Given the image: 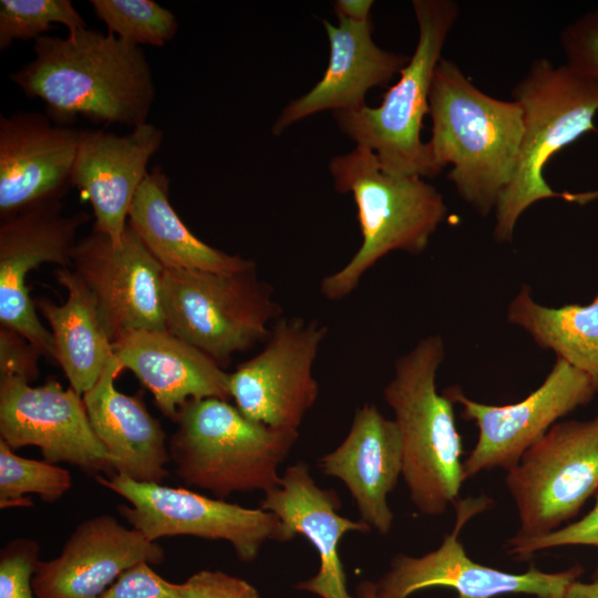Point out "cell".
<instances>
[{
    "label": "cell",
    "instance_id": "cell-16",
    "mask_svg": "<svg viewBox=\"0 0 598 598\" xmlns=\"http://www.w3.org/2000/svg\"><path fill=\"white\" fill-rule=\"evenodd\" d=\"M71 268L94 295L112 342L133 330L167 331L165 268L128 224L120 244L92 228L78 241Z\"/></svg>",
    "mask_w": 598,
    "mask_h": 598
},
{
    "label": "cell",
    "instance_id": "cell-22",
    "mask_svg": "<svg viewBox=\"0 0 598 598\" xmlns=\"http://www.w3.org/2000/svg\"><path fill=\"white\" fill-rule=\"evenodd\" d=\"M323 21L330 53L321 80L306 94L289 102L272 125L275 135L322 111L362 107L365 94L388 84L409 62V56L383 50L372 39V22L338 18Z\"/></svg>",
    "mask_w": 598,
    "mask_h": 598
},
{
    "label": "cell",
    "instance_id": "cell-30",
    "mask_svg": "<svg viewBox=\"0 0 598 598\" xmlns=\"http://www.w3.org/2000/svg\"><path fill=\"white\" fill-rule=\"evenodd\" d=\"M54 23L68 31L87 28L85 20L70 0H1L0 51L17 40H37Z\"/></svg>",
    "mask_w": 598,
    "mask_h": 598
},
{
    "label": "cell",
    "instance_id": "cell-31",
    "mask_svg": "<svg viewBox=\"0 0 598 598\" xmlns=\"http://www.w3.org/2000/svg\"><path fill=\"white\" fill-rule=\"evenodd\" d=\"M40 546L32 538H14L0 551V598H37L32 578Z\"/></svg>",
    "mask_w": 598,
    "mask_h": 598
},
{
    "label": "cell",
    "instance_id": "cell-19",
    "mask_svg": "<svg viewBox=\"0 0 598 598\" xmlns=\"http://www.w3.org/2000/svg\"><path fill=\"white\" fill-rule=\"evenodd\" d=\"M163 140V131L148 122L123 135L83 128L72 185L91 203L93 229L114 244L122 241L134 197Z\"/></svg>",
    "mask_w": 598,
    "mask_h": 598
},
{
    "label": "cell",
    "instance_id": "cell-37",
    "mask_svg": "<svg viewBox=\"0 0 598 598\" xmlns=\"http://www.w3.org/2000/svg\"><path fill=\"white\" fill-rule=\"evenodd\" d=\"M372 0H337L333 9L338 18L357 22L370 21Z\"/></svg>",
    "mask_w": 598,
    "mask_h": 598
},
{
    "label": "cell",
    "instance_id": "cell-36",
    "mask_svg": "<svg viewBox=\"0 0 598 598\" xmlns=\"http://www.w3.org/2000/svg\"><path fill=\"white\" fill-rule=\"evenodd\" d=\"M39 349L25 337L0 327V375L20 378L28 383L39 377Z\"/></svg>",
    "mask_w": 598,
    "mask_h": 598
},
{
    "label": "cell",
    "instance_id": "cell-27",
    "mask_svg": "<svg viewBox=\"0 0 598 598\" xmlns=\"http://www.w3.org/2000/svg\"><path fill=\"white\" fill-rule=\"evenodd\" d=\"M507 320L556 359L582 372L598 393V293L587 305L548 307L523 286L508 306Z\"/></svg>",
    "mask_w": 598,
    "mask_h": 598
},
{
    "label": "cell",
    "instance_id": "cell-14",
    "mask_svg": "<svg viewBox=\"0 0 598 598\" xmlns=\"http://www.w3.org/2000/svg\"><path fill=\"white\" fill-rule=\"evenodd\" d=\"M0 440L13 451L38 446L47 462L68 463L94 477L116 474L82 395L54 379L31 386L20 378L0 375Z\"/></svg>",
    "mask_w": 598,
    "mask_h": 598
},
{
    "label": "cell",
    "instance_id": "cell-21",
    "mask_svg": "<svg viewBox=\"0 0 598 598\" xmlns=\"http://www.w3.org/2000/svg\"><path fill=\"white\" fill-rule=\"evenodd\" d=\"M318 465L324 475L346 485L360 520L381 535L390 533L393 512L388 497L403 468L401 435L393 420L374 404L358 408L343 441L320 457Z\"/></svg>",
    "mask_w": 598,
    "mask_h": 598
},
{
    "label": "cell",
    "instance_id": "cell-4",
    "mask_svg": "<svg viewBox=\"0 0 598 598\" xmlns=\"http://www.w3.org/2000/svg\"><path fill=\"white\" fill-rule=\"evenodd\" d=\"M329 169L336 190L352 195L362 235L351 259L321 280L322 296L338 301L351 295L365 272L390 252L422 254L446 218L447 206L423 177L384 172L375 154L362 145L334 156Z\"/></svg>",
    "mask_w": 598,
    "mask_h": 598
},
{
    "label": "cell",
    "instance_id": "cell-23",
    "mask_svg": "<svg viewBox=\"0 0 598 598\" xmlns=\"http://www.w3.org/2000/svg\"><path fill=\"white\" fill-rule=\"evenodd\" d=\"M123 370L150 390L158 410L175 419L189 400L228 401L229 373L209 355L168 331L133 330L112 342Z\"/></svg>",
    "mask_w": 598,
    "mask_h": 598
},
{
    "label": "cell",
    "instance_id": "cell-13",
    "mask_svg": "<svg viewBox=\"0 0 598 598\" xmlns=\"http://www.w3.org/2000/svg\"><path fill=\"white\" fill-rule=\"evenodd\" d=\"M443 393L462 406V417L478 430L476 443L463 461L464 481L494 468L509 471L554 424L597 394L582 372L560 359L537 389L515 403L477 402L457 385Z\"/></svg>",
    "mask_w": 598,
    "mask_h": 598
},
{
    "label": "cell",
    "instance_id": "cell-7",
    "mask_svg": "<svg viewBox=\"0 0 598 598\" xmlns=\"http://www.w3.org/2000/svg\"><path fill=\"white\" fill-rule=\"evenodd\" d=\"M412 7L417 43L396 83L383 94L379 106L338 111L333 117L343 134L375 154L384 172L433 177L436 174L421 130L429 114L434 71L460 7L453 0H413Z\"/></svg>",
    "mask_w": 598,
    "mask_h": 598
},
{
    "label": "cell",
    "instance_id": "cell-18",
    "mask_svg": "<svg viewBox=\"0 0 598 598\" xmlns=\"http://www.w3.org/2000/svg\"><path fill=\"white\" fill-rule=\"evenodd\" d=\"M164 559L159 544L102 514L81 522L58 557L38 563L32 586L37 598H99L131 567Z\"/></svg>",
    "mask_w": 598,
    "mask_h": 598
},
{
    "label": "cell",
    "instance_id": "cell-28",
    "mask_svg": "<svg viewBox=\"0 0 598 598\" xmlns=\"http://www.w3.org/2000/svg\"><path fill=\"white\" fill-rule=\"evenodd\" d=\"M72 486L68 470L50 462L19 456L0 440V507L31 506L24 496L37 494L47 503L60 499Z\"/></svg>",
    "mask_w": 598,
    "mask_h": 598
},
{
    "label": "cell",
    "instance_id": "cell-9",
    "mask_svg": "<svg viewBox=\"0 0 598 598\" xmlns=\"http://www.w3.org/2000/svg\"><path fill=\"white\" fill-rule=\"evenodd\" d=\"M519 527L533 539L569 524L598 489V415L559 421L506 472Z\"/></svg>",
    "mask_w": 598,
    "mask_h": 598
},
{
    "label": "cell",
    "instance_id": "cell-39",
    "mask_svg": "<svg viewBox=\"0 0 598 598\" xmlns=\"http://www.w3.org/2000/svg\"><path fill=\"white\" fill-rule=\"evenodd\" d=\"M358 598H377L374 590V582L372 581H362L357 587Z\"/></svg>",
    "mask_w": 598,
    "mask_h": 598
},
{
    "label": "cell",
    "instance_id": "cell-8",
    "mask_svg": "<svg viewBox=\"0 0 598 598\" xmlns=\"http://www.w3.org/2000/svg\"><path fill=\"white\" fill-rule=\"evenodd\" d=\"M166 330L196 347L221 368L231 357L266 342L282 317L272 288L256 268L238 272L165 269Z\"/></svg>",
    "mask_w": 598,
    "mask_h": 598
},
{
    "label": "cell",
    "instance_id": "cell-34",
    "mask_svg": "<svg viewBox=\"0 0 598 598\" xmlns=\"http://www.w3.org/2000/svg\"><path fill=\"white\" fill-rule=\"evenodd\" d=\"M147 563L125 570L99 598H182L181 585L167 581Z\"/></svg>",
    "mask_w": 598,
    "mask_h": 598
},
{
    "label": "cell",
    "instance_id": "cell-35",
    "mask_svg": "<svg viewBox=\"0 0 598 598\" xmlns=\"http://www.w3.org/2000/svg\"><path fill=\"white\" fill-rule=\"evenodd\" d=\"M179 585L182 598H261L248 581L220 570H199Z\"/></svg>",
    "mask_w": 598,
    "mask_h": 598
},
{
    "label": "cell",
    "instance_id": "cell-24",
    "mask_svg": "<svg viewBox=\"0 0 598 598\" xmlns=\"http://www.w3.org/2000/svg\"><path fill=\"white\" fill-rule=\"evenodd\" d=\"M123 370L114 355L82 398L90 424L114 458L116 474L135 482L162 484L171 461L166 434L137 396L116 390Z\"/></svg>",
    "mask_w": 598,
    "mask_h": 598
},
{
    "label": "cell",
    "instance_id": "cell-10",
    "mask_svg": "<svg viewBox=\"0 0 598 598\" xmlns=\"http://www.w3.org/2000/svg\"><path fill=\"white\" fill-rule=\"evenodd\" d=\"M95 480L131 504L117 509L150 542L181 535L225 540L244 563L256 559L265 543H282L280 519L260 507L247 508L186 488L135 482L120 474Z\"/></svg>",
    "mask_w": 598,
    "mask_h": 598
},
{
    "label": "cell",
    "instance_id": "cell-12",
    "mask_svg": "<svg viewBox=\"0 0 598 598\" xmlns=\"http://www.w3.org/2000/svg\"><path fill=\"white\" fill-rule=\"evenodd\" d=\"M327 334L316 319L280 317L262 350L229 373L238 410L270 427L298 431L318 399L313 365Z\"/></svg>",
    "mask_w": 598,
    "mask_h": 598
},
{
    "label": "cell",
    "instance_id": "cell-17",
    "mask_svg": "<svg viewBox=\"0 0 598 598\" xmlns=\"http://www.w3.org/2000/svg\"><path fill=\"white\" fill-rule=\"evenodd\" d=\"M82 132L45 113L0 116V219L61 200L73 186Z\"/></svg>",
    "mask_w": 598,
    "mask_h": 598
},
{
    "label": "cell",
    "instance_id": "cell-5",
    "mask_svg": "<svg viewBox=\"0 0 598 598\" xmlns=\"http://www.w3.org/2000/svg\"><path fill=\"white\" fill-rule=\"evenodd\" d=\"M444 357L440 334L423 338L395 361L383 389L401 435L402 477L413 505L426 516H440L454 505L464 482L454 403L436 388Z\"/></svg>",
    "mask_w": 598,
    "mask_h": 598
},
{
    "label": "cell",
    "instance_id": "cell-26",
    "mask_svg": "<svg viewBox=\"0 0 598 598\" xmlns=\"http://www.w3.org/2000/svg\"><path fill=\"white\" fill-rule=\"evenodd\" d=\"M169 177L154 166L137 189L127 224L165 269L238 272L255 261L219 250L196 237L169 203Z\"/></svg>",
    "mask_w": 598,
    "mask_h": 598
},
{
    "label": "cell",
    "instance_id": "cell-33",
    "mask_svg": "<svg viewBox=\"0 0 598 598\" xmlns=\"http://www.w3.org/2000/svg\"><path fill=\"white\" fill-rule=\"evenodd\" d=\"M566 63L598 83V9L569 22L560 32Z\"/></svg>",
    "mask_w": 598,
    "mask_h": 598
},
{
    "label": "cell",
    "instance_id": "cell-6",
    "mask_svg": "<svg viewBox=\"0 0 598 598\" xmlns=\"http://www.w3.org/2000/svg\"><path fill=\"white\" fill-rule=\"evenodd\" d=\"M173 421L168 450L176 475L219 499L278 486V467L299 437L298 431L252 421L217 398L187 401Z\"/></svg>",
    "mask_w": 598,
    "mask_h": 598
},
{
    "label": "cell",
    "instance_id": "cell-20",
    "mask_svg": "<svg viewBox=\"0 0 598 598\" xmlns=\"http://www.w3.org/2000/svg\"><path fill=\"white\" fill-rule=\"evenodd\" d=\"M260 508L280 519L282 543L302 535L318 554V573L297 582V589L320 598H353L347 587L339 544L346 534L368 533L371 527L339 514L341 502L336 491L318 486L309 466L298 462L285 470L278 486L265 493Z\"/></svg>",
    "mask_w": 598,
    "mask_h": 598
},
{
    "label": "cell",
    "instance_id": "cell-3",
    "mask_svg": "<svg viewBox=\"0 0 598 598\" xmlns=\"http://www.w3.org/2000/svg\"><path fill=\"white\" fill-rule=\"evenodd\" d=\"M523 111L524 131L512 181L495 207L494 238L513 239L520 216L535 203L559 198L586 205L598 199V189L555 190L544 168L558 152L585 134L597 131L598 83L569 66L536 59L512 91Z\"/></svg>",
    "mask_w": 598,
    "mask_h": 598
},
{
    "label": "cell",
    "instance_id": "cell-1",
    "mask_svg": "<svg viewBox=\"0 0 598 598\" xmlns=\"http://www.w3.org/2000/svg\"><path fill=\"white\" fill-rule=\"evenodd\" d=\"M34 59L9 75L29 99L44 103L56 124L79 116L134 128L147 123L155 83L141 47L89 28L33 41Z\"/></svg>",
    "mask_w": 598,
    "mask_h": 598
},
{
    "label": "cell",
    "instance_id": "cell-32",
    "mask_svg": "<svg viewBox=\"0 0 598 598\" xmlns=\"http://www.w3.org/2000/svg\"><path fill=\"white\" fill-rule=\"evenodd\" d=\"M564 546H591L598 549V495L594 507L582 518L539 538L511 537L505 549L508 555L526 560L539 550ZM595 579H598V570Z\"/></svg>",
    "mask_w": 598,
    "mask_h": 598
},
{
    "label": "cell",
    "instance_id": "cell-25",
    "mask_svg": "<svg viewBox=\"0 0 598 598\" xmlns=\"http://www.w3.org/2000/svg\"><path fill=\"white\" fill-rule=\"evenodd\" d=\"M55 280L66 289L68 298L56 305L47 297L33 299L35 309L50 327L56 363L70 386L83 395L97 382L114 357L97 301L71 267H58Z\"/></svg>",
    "mask_w": 598,
    "mask_h": 598
},
{
    "label": "cell",
    "instance_id": "cell-15",
    "mask_svg": "<svg viewBox=\"0 0 598 598\" xmlns=\"http://www.w3.org/2000/svg\"><path fill=\"white\" fill-rule=\"evenodd\" d=\"M86 212L63 214L61 200L48 202L0 219V327L33 343L56 362L52 333L40 321L25 285L28 274L43 264L72 267Z\"/></svg>",
    "mask_w": 598,
    "mask_h": 598
},
{
    "label": "cell",
    "instance_id": "cell-2",
    "mask_svg": "<svg viewBox=\"0 0 598 598\" xmlns=\"http://www.w3.org/2000/svg\"><path fill=\"white\" fill-rule=\"evenodd\" d=\"M431 136L425 142L437 175H447L458 196L482 217L495 210L513 178L524 131L515 101L488 95L453 61L437 63L429 96Z\"/></svg>",
    "mask_w": 598,
    "mask_h": 598
},
{
    "label": "cell",
    "instance_id": "cell-29",
    "mask_svg": "<svg viewBox=\"0 0 598 598\" xmlns=\"http://www.w3.org/2000/svg\"><path fill=\"white\" fill-rule=\"evenodd\" d=\"M90 3L107 32L135 47H164L178 31L175 14L152 0H91Z\"/></svg>",
    "mask_w": 598,
    "mask_h": 598
},
{
    "label": "cell",
    "instance_id": "cell-11",
    "mask_svg": "<svg viewBox=\"0 0 598 598\" xmlns=\"http://www.w3.org/2000/svg\"><path fill=\"white\" fill-rule=\"evenodd\" d=\"M492 502L478 498L458 499L453 530L441 545L422 556L395 555L389 570L374 582L377 598H409L427 588L446 587L454 598H495L503 595H529L536 598H561L566 588L578 580L584 568L575 565L566 570L547 573L529 567L513 574L471 559L460 540L465 524L488 508Z\"/></svg>",
    "mask_w": 598,
    "mask_h": 598
},
{
    "label": "cell",
    "instance_id": "cell-38",
    "mask_svg": "<svg viewBox=\"0 0 598 598\" xmlns=\"http://www.w3.org/2000/svg\"><path fill=\"white\" fill-rule=\"evenodd\" d=\"M561 598H598V579L590 582L575 580L566 588Z\"/></svg>",
    "mask_w": 598,
    "mask_h": 598
}]
</instances>
